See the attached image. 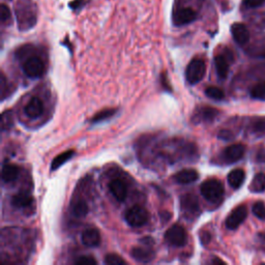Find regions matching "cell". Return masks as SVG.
Listing matches in <instances>:
<instances>
[{
    "mask_svg": "<svg viewBox=\"0 0 265 265\" xmlns=\"http://www.w3.org/2000/svg\"><path fill=\"white\" fill-rule=\"evenodd\" d=\"M15 14L20 30H29L38 21V7L33 0H18L15 5Z\"/></svg>",
    "mask_w": 265,
    "mask_h": 265,
    "instance_id": "obj_1",
    "label": "cell"
},
{
    "mask_svg": "<svg viewBox=\"0 0 265 265\" xmlns=\"http://www.w3.org/2000/svg\"><path fill=\"white\" fill-rule=\"evenodd\" d=\"M29 46H25L23 47L22 49H20L19 54H21V56L26 55V60L23 65V71L24 73L29 77V78H40L44 75L45 71H46V67L44 61L37 55H28L29 54Z\"/></svg>",
    "mask_w": 265,
    "mask_h": 265,
    "instance_id": "obj_2",
    "label": "cell"
},
{
    "mask_svg": "<svg viewBox=\"0 0 265 265\" xmlns=\"http://www.w3.org/2000/svg\"><path fill=\"white\" fill-rule=\"evenodd\" d=\"M200 191L207 201L215 203L220 201L224 195V186L222 182L217 179L205 180L200 186Z\"/></svg>",
    "mask_w": 265,
    "mask_h": 265,
    "instance_id": "obj_3",
    "label": "cell"
},
{
    "mask_svg": "<svg viewBox=\"0 0 265 265\" xmlns=\"http://www.w3.org/2000/svg\"><path fill=\"white\" fill-rule=\"evenodd\" d=\"M206 73V66L204 60L200 58L193 59L185 71V77L188 82L192 85L199 83L203 79Z\"/></svg>",
    "mask_w": 265,
    "mask_h": 265,
    "instance_id": "obj_4",
    "label": "cell"
},
{
    "mask_svg": "<svg viewBox=\"0 0 265 265\" xmlns=\"http://www.w3.org/2000/svg\"><path fill=\"white\" fill-rule=\"evenodd\" d=\"M148 217L147 210L140 205H135L126 212L127 223L134 228L144 226L148 222Z\"/></svg>",
    "mask_w": 265,
    "mask_h": 265,
    "instance_id": "obj_5",
    "label": "cell"
},
{
    "mask_svg": "<svg viewBox=\"0 0 265 265\" xmlns=\"http://www.w3.org/2000/svg\"><path fill=\"white\" fill-rule=\"evenodd\" d=\"M165 238L171 245L181 247L188 241V234L182 226L173 225L167 230Z\"/></svg>",
    "mask_w": 265,
    "mask_h": 265,
    "instance_id": "obj_6",
    "label": "cell"
},
{
    "mask_svg": "<svg viewBox=\"0 0 265 265\" xmlns=\"http://www.w3.org/2000/svg\"><path fill=\"white\" fill-rule=\"evenodd\" d=\"M197 19V13L194 9L184 7L177 9L173 13V23L176 26H184L194 22Z\"/></svg>",
    "mask_w": 265,
    "mask_h": 265,
    "instance_id": "obj_7",
    "label": "cell"
},
{
    "mask_svg": "<svg viewBox=\"0 0 265 265\" xmlns=\"http://www.w3.org/2000/svg\"><path fill=\"white\" fill-rule=\"evenodd\" d=\"M247 215V210L246 207L243 205H240L236 207L234 210H232V212L228 215L226 219V227L230 230H235L237 229L241 223L246 219Z\"/></svg>",
    "mask_w": 265,
    "mask_h": 265,
    "instance_id": "obj_8",
    "label": "cell"
},
{
    "mask_svg": "<svg viewBox=\"0 0 265 265\" xmlns=\"http://www.w3.org/2000/svg\"><path fill=\"white\" fill-rule=\"evenodd\" d=\"M180 207L186 215H195L200 209L197 197L192 194H185L180 198Z\"/></svg>",
    "mask_w": 265,
    "mask_h": 265,
    "instance_id": "obj_9",
    "label": "cell"
},
{
    "mask_svg": "<svg viewBox=\"0 0 265 265\" xmlns=\"http://www.w3.org/2000/svg\"><path fill=\"white\" fill-rule=\"evenodd\" d=\"M245 148L242 144H232L223 152V159L227 163H236L243 157Z\"/></svg>",
    "mask_w": 265,
    "mask_h": 265,
    "instance_id": "obj_10",
    "label": "cell"
},
{
    "mask_svg": "<svg viewBox=\"0 0 265 265\" xmlns=\"http://www.w3.org/2000/svg\"><path fill=\"white\" fill-rule=\"evenodd\" d=\"M142 246H136L133 248L132 256L139 262L148 263L154 259V251L151 248V245L142 243Z\"/></svg>",
    "mask_w": 265,
    "mask_h": 265,
    "instance_id": "obj_11",
    "label": "cell"
},
{
    "mask_svg": "<svg viewBox=\"0 0 265 265\" xmlns=\"http://www.w3.org/2000/svg\"><path fill=\"white\" fill-rule=\"evenodd\" d=\"M231 34L234 41L240 45H245L250 41V31L241 23H235L231 26Z\"/></svg>",
    "mask_w": 265,
    "mask_h": 265,
    "instance_id": "obj_12",
    "label": "cell"
},
{
    "mask_svg": "<svg viewBox=\"0 0 265 265\" xmlns=\"http://www.w3.org/2000/svg\"><path fill=\"white\" fill-rule=\"evenodd\" d=\"M109 189L116 200L122 202L128 197V186L121 179H113L109 183Z\"/></svg>",
    "mask_w": 265,
    "mask_h": 265,
    "instance_id": "obj_13",
    "label": "cell"
},
{
    "mask_svg": "<svg viewBox=\"0 0 265 265\" xmlns=\"http://www.w3.org/2000/svg\"><path fill=\"white\" fill-rule=\"evenodd\" d=\"M82 242L88 247H95L101 243V234L97 228H88L84 230L81 236Z\"/></svg>",
    "mask_w": 265,
    "mask_h": 265,
    "instance_id": "obj_14",
    "label": "cell"
},
{
    "mask_svg": "<svg viewBox=\"0 0 265 265\" xmlns=\"http://www.w3.org/2000/svg\"><path fill=\"white\" fill-rule=\"evenodd\" d=\"M44 112V105L39 98H33L25 106V114L30 118H38Z\"/></svg>",
    "mask_w": 265,
    "mask_h": 265,
    "instance_id": "obj_15",
    "label": "cell"
},
{
    "mask_svg": "<svg viewBox=\"0 0 265 265\" xmlns=\"http://www.w3.org/2000/svg\"><path fill=\"white\" fill-rule=\"evenodd\" d=\"M199 178V174L194 169H184L177 172L174 176V179L177 183L189 184L195 182Z\"/></svg>",
    "mask_w": 265,
    "mask_h": 265,
    "instance_id": "obj_16",
    "label": "cell"
},
{
    "mask_svg": "<svg viewBox=\"0 0 265 265\" xmlns=\"http://www.w3.org/2000/svg\"><path fill=\"white\" fill-rule=\"evenodd\" d=\"M214 65H215V70L216 74L219 76L220 79H226L228 73H229V64L227 56L225 55H217L214 58Z\"/></svg>",
    "mask_w": 265,
    "mask_h": 265,
    "instance_id": "obj_17",
    "label": "cell"
},
{
    "mask_svg": "<svg viewBox=\"0 0 265 265\" xmlns=\"http://www.w3.org/2000/svg\"><path fill=\"white\" fill-rule=\"evenodd\" d=\"M20 168L14 164H6L3 167V180L6 182H12L17 179L20 175Z\"/></svg>",
    "mask_w": 265,
    "mask_h": 265,
    "instance_id": "obj_18",
    "label": "cell"
},
{
    "mask_svg": "<svg viewBox=\"0 0 265 265\" xmlns=\"http://www.w3.org/2000/svg\"><path fill=\"white\" fill-rule=\"evenodd\" d=\"M244 178H245V174L242 169L232 170L227 177L230 186L233 189H239L244 181Z\"/></svg>",
    "mask_w": 265,
    "mask_h": 265,
    "instance_id": "obj_19",
    "label": "cell"
},
{
    "mask_svg": "<svg viewBox=\"0 0 265 265\" xmlns=\"http://www.w3.org/2000/svg\"><path fill=\"white\" fill-rule=\"evenodd\" d=\"M33 197L27 193H20L18 195H15L12 199V205L16 208H26L33 203Z\"/></svg>",
    "mask_w": 265,
    "mask_h": 265,
    "instance_id": "obj_20",
    "label": "cell"
},
{
    "mask_svg": "<svg viewBox=\"0 0 265 265\" xmlns=\"http://www.w3.org/2000/svg\"><path fill=\"white\" fill-rule=\"evenodd\" d=\"M74 154H75L74 150H68L66 152H62L59 155H57V157L51 163V170L58 169L60 166H62L68 161H70L73 158Z\"/></svg>",
    "mask_w": 265,
    "mask_h": 265,
    "instance_id": "obj_21",
    "label": "cell"
},
{
    "mask_svg": "<svg viewBox=\"0 0 265 265\" xmlns=\"http://www.w3.org/2000/svg\"><path fill=\"white\" fill-rule=\"evenodd\" d=\"M250 190L254 193H262L265 191V174L264 173H257L253 178Z\"/></svg>",
    "mask_w": 265,
    "mask_h": 265,
    "instance_id": "obj_22",
    "label": "cell"
},
{
    "mask_svg": "<svg viewBox=\"0 0 265 265\" xmlns=\"http://www.w3.org/2000/svg\"><path fill=\"white\" fill-rule=\"evenodd\" d=\"M217 113H219V111L216 110V109L212 108V107H204L200 109V110L198 111V118L199 120H204V121H211L213 120Z\"/></svg>",
    "mask_w": 265,
    "mask_h": 265,
    "instance_id": "obj_23",
    "label": "cell"
},
{
    "mask_svg": "<svg viewBox=\"0 0 265 265\" xmlns=\"http://www.w3.org/2000/svg\"><path fill=\"white\" fill-rule=\"evenodd\" d=\"M88 210H89L88 205L86 203V201H84V200L77 201L72 207V212L77 217L85 216L88 213Z\"/></svg>",
    "mask_w": 265,
    "mask_h": 265,
    "instance_id": "obj_24",
    "label": "cell"
},
{
    "mask_svg": "<svg viewBox=\"0 0 265 265\" xmlns=\"http://www.w3.org/2000/svg\"><path fill=\"white\" fill-rule=\"evenodd\" d=\"M116 109H105V110L97 113L95 116L92 117L91 122L92 123H97V122H101L103 120H106L108 118H111L115 113H116Z\"/></svg>",
    "mask_w": 265,
    "mask_h": 265,
    "instance_id": "obj_25",
    "label": "cell"
},
{
    "mask_svg": "<svg viewBox=\"0 0 265 265\" xmlns=\"http://www.w3.org/2000/svg\"><path fill=\"white\" fill-rule=\"evenodd\" d=\"M251 97L256 100L265 101V83H258L251 89Z\"/></svg>",
    "mask_w": 265,
    "mask_h": 265,
    "instance_id": "obj_26",
    "label": "cell"
},
{
    "mask_svg": "<svg viewBox=\"0 0 265 265\" xmlns=\"http://www.w3.org/2000/svg\"><path fill=\"white\" fill-rule=\"evenodd\" d=\"M205 95L213 100H222L225 97V93L224 91L219 88V87H215V86H209L205 89Z\"/></svg>",
    "mask_w": 265,
    "mask_h": 265,
    "instance_id": "obj_27",
    "label": "cell"
},
{
    "mask_svg": "<svg viewBox=\"0 0 265 265\" xmlns=\"http://www.w3.org/2000/svg\"><path fill=\"white\" fill-rule=\"evenodd\" d=\"M14 124V117L11 111H6L2 116V129L3 131L10 130Z\"/></svg>",
    "mask_w": 265,
    "mask_h": 265,
    "instance_id": "obj_28",
    "label": "cell"
},
{
    "mask_svg": "<svg viewBox=\"0 0 265 265\" xmlns=\"http://www.w3.org/2000/svg\"><path fill=\"white\" fill-rule=\"evenodd\" d=\"M252 210H253V213L258 217V219L265 221V204L263 203V202L261 201L256 202V203L253 205Z\"/></svg>",
    "mask_w": 265,
    "mask_h": 265,
    "instance_id": "obj_29",
    "label": "cell"
},
{
    "mask_svg": "<svg viewBox=\"0 0 265 265\" xmlns=\"http://www.w3.org/2000/svg\"><path fill=\"white\" fill-rule=\"evenodd\" d=\"M105 263L110 264V265H118V264H126L127 261L122 259L117 254H108L105 257Z\"/></svg>",
    "mask_w": 265,
    "mask_h": 265,
    "instance_id": "obj_30",
    "label": "cell"
},
{
    "mask_svg": "<svg viewBox=\"0 0 265 265\" xmlns=\"http://www.w3.org/2000/svg\"><path fill=\"white\" fill-rule=\"evenodd\" d=\"M0 20L4 24L10 22L11 20V11L7 5H2V8H0Z\"/></svg>",
    "mask_w": 265,
    "mask_h": 265,
    "instance_id": "obj_31",
    "label": "cell"
},
{
    "mask_svg": "<svg viewBox=\"0 0 265 265\" xmlns=\"http://www.w3.org/2000/svg\"><path fill=\"white\" fill-rule=\"evenodd\" d=\"M77 265H92L97 264V260L92 256H82L75 261Z\"/></svg>",
    "mask_w": 265,
    "mask_h": 265,
    "instance_id": "obj_32",
    "label": "cell"
},
{
    "mask_svg": "<svg viewBox=\"0 0 265 265\" xmlns=\"http://www.w3.org/2000/svg\"><path fill=\"white\" fill-rule=\"evenodd\" d=\"M254 131L257 133H265V119L264 118H256L253 121Z\"/></svg>",
    "mask_w": 265,
    "mask_h": 265,
    "instance_id": "obj_33",
    "label": "cell"
},
{
    "mask_svg": "<svg viewBox=\"0 0 265 265\" xmlns=\"http://www.w3.org/2000/svg\"><path fill=\"white\" fill-rule=\"evenodd\" d=\"M265 3V0H243V6L250 9H256L261 7Z\"/></svg>",
    "mask_w": 265,
    "mask_h": 265,
    "instance_id": "obj_34",
    "label": "cell"
},
{
    "mask_svg": "<svg viewBox=\"0 0 265 265\" xmlns=\"http://www.w3.org/2000/svg\"><path fill=\"white\" fill-rule=\"evenodd\" d=\"M200 239H201V242L203 243V244H207L210 242V239H211V235L209 234L208 232L204 231V232H202L201 233V235H200Z\"/></svg>",
    "mask_w": 265,
    "mask_h": 265,
    "instance_id": "obj_35",
    "label": "cell"
},
{
    "mask_svg": "<svg viewBox=\"0 0 265 265\" xmlns=\"http://www.w3.org/2000/svg\"><path fill=\"white\" fill-rule=\"evenodd\" d=\"M219 138L223 139V140H230L233 138V135L230 131H227V130H222L219 134Z\"/></svg>",
    "mask_w": 265,
    "mask_h": 265,
    "instance_id": "obj_36",
    "label": "cell"
},
{
    "mask_svg": "<svg viewBox=\"0 0 265 265\" xmlns=\"http://www.w3.org/2000/svg\"><path fill=\"white\" fill-rule=\"evenodd\" d=\"M160 215H161V219H162V221L165 223H167L170 219H171V216H172V215H171V213L169 212V211H166V210H164V211H162L161 213H160Z\"/></svg>",
    "mask_w": 265,
    "mask_h": 265,
    "instance_id": "obj_37",
    "label": "cell"
},
{
    "mask_svg": "<svg viewBox=\"0 0 265 265\" xmlns=\"http://www.w3.org/2000/svg\"><path fill=\"white\" fill-rule=\"evenodd\" d=\"M257 161L259 162H265V149H262L257 154Z\"/></svg>",
    "mask_w": 265,
    "mask_h": 265,
    "instance_id": "obj_38",
    "label": "cell"
},
{
    "mask_svg": "<svg viewBox=\"0 0 265 265\" xmlns=\"http://www.w3.org/2000/svg\"><path fill=\"white\" fill-rule=\"evenodd\" d=\"M211 263H213V264H225V262H224L223 260L219 259V258H214V259L211 261Z\"/></svg>",
    "mask_w": 265,
    "mask_h": 265,
    "instance_id": "obj_39",
    "label": "cell"
},
{
    "mask_svg": "<svg viewBox=\"0 0 265 265\" xmlns=\"http://www.w3.org/2000/svg\"><path fill=\"white\" fill-rule=\"evenodd\" d=\"M260 236H261L262 238H264V239H265V234H260Z\"/></svg>",
    "mask_w": 265,
    "mask_h": 265,
    "instance_id": "obj_40",
    "label": "cell"
}]
</instances>
